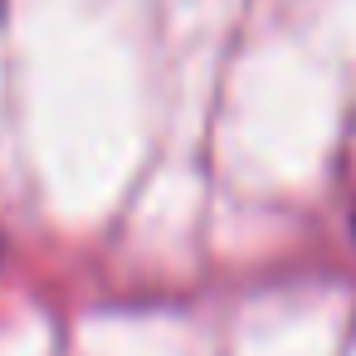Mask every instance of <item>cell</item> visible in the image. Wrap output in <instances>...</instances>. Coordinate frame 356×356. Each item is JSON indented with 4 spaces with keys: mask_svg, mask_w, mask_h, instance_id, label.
Masks as SVG:
<instances>
[{
    "mask_svg": "<svg viewBox=\"0 0 356 356\" xmlns=\"http://www.w3.org/2000/svg\"><path fill=\"white\" fill-rule=\"evenodd\" d=\"M351 225H356V210H351Z\"/></svg>",
    "mask_w": 356,
    "mask_h": 356,
    "instance_id": "1",
    "label": "cell"
}]
</instances>
